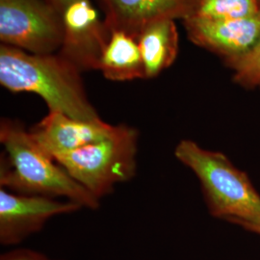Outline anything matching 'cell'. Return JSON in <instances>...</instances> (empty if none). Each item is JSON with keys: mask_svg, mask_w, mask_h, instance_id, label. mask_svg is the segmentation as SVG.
I'll return each mask as SVG.
<instances>
[{"mask_svg": "<svg viewBox=\"0 0 260 260\" xmlns=\"http://www.w3.org/2000/svg\"><path fill=\"white\" fill-rule=\"evenodd\" d=\"M146 78H153L172 65L178 49L174 19H160L144 28L137 39Z\"/></svg>", "mask_w": 260, "mask_h": 260, "instance_id": "obj_12", "label": "cell"}, {"mask_svg": "<svg viewBox=\"0 0 260 260\" xmlns=\"http://www.w3.org/2000/svg\"><path fill=\"white\" fill-rule=\"evenodd\" d=\"M115 125L98 121H79L59 112L49 111L29 130L40 148L55 160L109 135Z\"/></svg>", "mask_w": 260, "mask_h": 260, "instance_id": "obj_9", "label": "cell"}, {"mask_svg": "<svg viewBox=\"0 0 260 260\" xmlns=\"http://www.w3.org/2000/svg\"><path fill=\"white\" fill-rule=\"evenodd\" d=\"M190 40L222 56L223 60L250 51L260 39V13L239 19H213L191 16L184 19Z\"/></svg>", "mask_w": 260, "mask_h": 260, "instance_id": "obj_7", "label": "cell"}, {"mask_svg": "<svg viewBox=\"0 0 260 260\" xmlns=\"http://www.w3.org/2000/svg\"><path fill=\"white\" fill-rule=\"evenodd\" d=\"M0 39L7 45L47 55L63 46L62 15L43 0H0Z\"/></svg>", "mask_w": 260, "mask_h": 260, "instance_id": "obj_5", "label": "cell"}, {"mask_svg": "<svg viewBox=\"0 0 260 260\" xmlns=\"http://www.w3.org/2000/svg\"><path fill=\"white\" fill-rule=\"evenodd\" d=\"M234 71V81L242 87L253 89L260 87V39L250 51L243 55L224 60Z\"/></svg>", "mask_w": 260, "mask_h": 260, "instance_id": "obj_14", "label": "cell"}, {"mask_svg": "<svg viewBox=\"0 0 260 260\" xmlns=\"http://www.w3.org/2000/svg\"><path fill=\"white\" fill-rule=\"evenodd\" d=\"M259 1H260V0H259Z\"/></svg>", "mask_w": 260, "mask_h": 260, "instance_id": "obj_18", "label": "cell"}, {"mask_svg": "<svg viewBox=\"0 0 260 260\" xmlns=\"http://www.w3.org/2000/svg\"><path fill=\"white\" fill-rule=\"evenodd\" d=\"M138 131L115 125L103 139L55 159L56 162L96 199L111 194L114 186L136 175Z\"/></svg>", "mask_w": 260, "mask_h": 260, "instance_id": "obj_4", "label": "cell"}, {"mask_svg": "<svg viewBox=\"0 0 260 260\" xmlns=\"http://www.w3.org/2000/svg\"><path fill=\"white\" fill-rule=\"evenodd\" d=\"M108 32L120 30L136 40L144 28L160 19H185L197 0H103Z\"/></svg>", "mask_w": 260, "mask_h": 260, "instance_id": "obj_10", "label": "cell"}, {"mask_svg": "<svg viewBox=\"0 0 260 260\" xmlns=\"http://www.w3.org/2000/svg\"><path fill=\"white\" fill-rule=\"evenodd\" d=\"M49 3L51 5H53L55 7L56 9L59 11V13L62 15L64 10L71 5L72 3H74L75 1H79V0H48Z\"/></svg>", "mask_w": 260, "mask_h": 260, "instance_id": "obj_16", "label": "cell"}, {"mask_svg": "<svg viewBox=\"0 0 260 260\" xmlns=\"http://www.w3.org/2000/svg\"><path fill=\"white\" fill-rule=\"evenodd\" d=\"M0 260H53L39 251L29 249H15L0 256Z\"/></svg>", "mask_w": 260, "mask_h": 260, "instance_id": "obj_15", "label": "cell"}, {"mask_svg": "<svg viewBox=\"0 0 260 260\" xmlns=\"http://www.w3.org/2000/svg\"><path fill=\"white\" fill-rule=\"evenodd\" d=\"M0 185L23 195L64 197L81 207L96 209L100 200L77 183L33 139L22 122L2 119Z\"/></svg>", "mask_w": 260, "mask_h": 260, "instance_id": "obj_1", "label": "cell"}, {"mask_svg": "<svg viewBox=\"0 0 260 260\" xmlns=\"http://www.w3.org/2000/svg\"><path fill=\"white\" fill-rule=\"evenodd\" d=\"M79 69L63 56L26 54L16 47L0 49V83L13 93L39 94L49 111L75 120H101L90 103Z\"/></svg>", "mask_w": 260, "mask_h": 260, "instance_id": "obj_2", "label": "cell"}, {"mask_svg": "<svg viewBox=\"0 0 260 260\" xmlns=\"http://www.w3.org/2000/svg\"><path fill=\"white\" fill-rule=\"evenodd\" d=\"M64 55L79 70L98 69L109 32L89 0L75 1L62 14Z\"/></svg>", "mask_w": 260, "mask_h": 260, "instance_id": "obj_8", "label": "cell"}, {"mask_svg": "<svg viewBox=\"0 0 260 260\" xmlns=\"http://www.w3.org/2000/svg\"><path fill=\"white\" fill-rule=\"evenodd\" d=\"M259 13V0H197L191 16L206 19H239L253 17Z\"/></svg>", "mask_w": 260, "mask_h": 260, "instance_id": "obj_13", "label": "cell"}, {"mask_svg": "<svg viewBox=\"0 0 260 260\" xmlns=\"http://www.w3.org/2000/svg\"><path fill=\"white\" fill-rule=\"evenodd\" d=\"M175 156L199 178L208 211L215 218L243 226L260 222V195L248 175L220 151L181 140Z\"/></svg>", "mask_w": 260, "mask_h": 260, "instance_id": "obj_3", "label": "cell"}, {"mask_svg": "<svg viewBox=\"0 0 260 260\" xmlns=\"http://www.w3.org/2000/svg\"><path fill=\"white\" fill-rule=\"evenodd\" d=\"M82 207L73 202H58L45 196L23 195L0 189V243L18 245L37 233L55 215L75 212Z\"/></svg>", "mask_w": 260, "mask_h": 260, "instance_id": "obj_6", "label": "cell"}, {"mask_svg": "<svg viewBox=\"0 0 260 260\" xmlns=\"http://www.w3.org/2000/svg\"><path fill=\"white\" fill-rule=\"evenodd\" d=\"M242 228L251 233H256L260 235V222L259 223H248V224L243 225Z\"/></svg>", "mask_w": 260, "mask_h": 260, "instance_id": "obj_17", "label": "cell"}, {"mask_svg": "<svg viewBox=\"0 0 260 260\" xmlns=\"http://www.w3.org/2000/svg\"><path fill=\"white\" fill-rule=\"evenodd\" d=\"M98 70L113 81L146 78L138 41L123 31H110L100 57Z\"/></svg>", "mask_w": 260, "mask_h": 260, "instance_id": "obj_11", "label": "cell"}]
</instances>
